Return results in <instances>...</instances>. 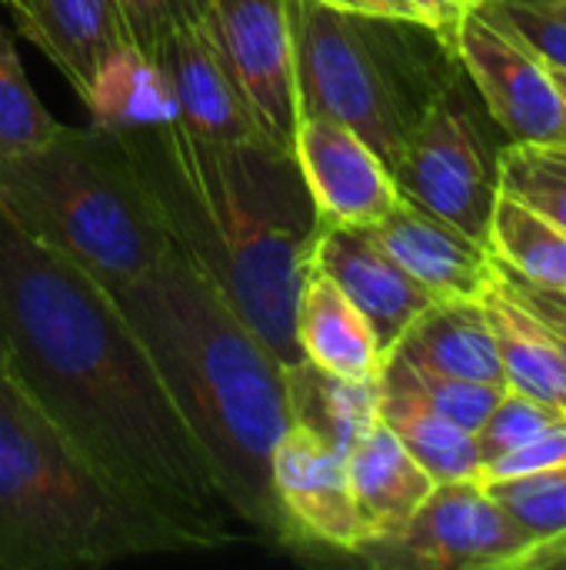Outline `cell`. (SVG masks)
I'll return each mask as SVG.
<instances>
[{
  "mask_svg": "<svg viewBox=\"0 0 566 570\" xmlns=\"http://www.w3.org/2000/svg\"><path fill=\"white\" fill-rule=\"evenodd\" d=\"M0 327L33 401L193 551L240 541L210 461L110 291L0 207Z\"/></svg>",
  "mask_w": 566,
  "mask_h": 570,
  "instance_id": "6da1fadb",
  "label": "cell"
},
{
  "mask_svg": "<svg viewBox=\"0 0 566 570\" xmlns=\"http://www.w3.org/2000/svg\"><path fill=\"white\" fill-rule=\"evenodd\" d=\"M167 237L287 367L320 220L294 150L217 140L187 124L113 134Z\"/></svg>",
  "mask_w": 566,
  "mask_h": 570,
  "instance_id": "7a4b0ae2",
  "label": "cell"
},
{
  "mask_svg": "<svg viewBox=\"0 0 566 570\" xmlns=\"http://www.w3.org/2000/svg\"><path fill=\"white\" fill-rule=\"evenodd\" d=\"M110 297L147 347L237 521L290 548L270 484L274 451L290 428L277 354L173 240L147 274Z\"/></svg>",
  "mask_w": 566,
  "mask_h": 570,
  "instance_id": "3957f363",
  "label": "cell"
},
{
  "mask_svg": "<svg viewBox=\"0 0 566 570\" xmlns=\"http://www.w3.org/2000/svg\"><path fill=\"white\" fill-rule=\"evenodd\" d=\"M193 544L107 478L0 354V568H100Z\"/></svg>",
  "mask_w": 566,
  "mask_h": 570,
  "instance_id": "277c9868",
  "label": "cell"
},
{
  "mask_svg": "<svg viewBox=\"0 0 566 570\" xmlns=\"http://www.w3.org/2000/svg\"><path fill=\"white\" fill-rule=\"evenodd\" d=\"M0 207L40 244L117 291L170 247L117 137L63 127L23 150H0Z\"/></svg>",
  "mask_w": 566,
  "mask_h": 570,
  "instance_id": "5b68a950",
  "label": "cell"
},
{
  "mask_svg": "<svg viewBox=\"0 0 566 570\" xmlns=\"http://www.w3.org/2000/svg\"><path fill=\"white\" fill-rule=\"evenodd\" d=\"M290 20L300 117L347 124L394 167L414 124L460 73L450 37L320 0H290Z\"/></svg>",
  "mask_w": 566,
  "mask_h": 570,
  "instance_id": "8992f818",
  "label": "cell"
},
{
  "mask_svg": "<svg viewBox=\"0 0 566 570\" xmlns=\"http://www.w3.org/2000/svg\"><path fill=\"white\" fill-rule=\"evenodd\" d=\"M534 548L487 484L464 478L437 484L400 531L360 541L354 558L387 570H517Z\"/></svg>",
  "mask_w": 566,
  "mask_h": 570,
  "instance_id": "52a82bcc",
  "label": "cell"
},
{
  "mask_svg": "<svg viewBox=\"0 0 566 570\" xmlns=\"http://www.w3.org/2000/svg\"><path fill=\"white\" fill-rule=\"evenodd\" d=\"M390 174L407 200L487 244L500 174L457 80L414 124Z\"/></svg>",
  "mask_w": 566,
  "mask_h": 570,
  "instance_id": "ba28073f",
  "label": "cell"
},
{
  "mask_svg": "<svg viewBox=\"0 0 566 570\" xmlns=\"http://www.w3.org/2000/svg\"><path fill=\"white\" fill-rule=\"evenodd\" d=\"M450 43L487 114L514 144H566V100L554 70L490 0L464 10Z\"/></svg>",
  "mask_w": 566,
  "mask_h": 570,
  "instance_id": "9c48e42d",
  "label": "cell"
},
{
  "mask_svg": "<svg viewBox=\"0 0 566 570\" xmlns=\"http://www.w3.org/2000/svg\"><path fill=\"white\" fill-rule=\"evenodd\" d=\"M207 27L257 130L294 150L300 107L290 0H210Z\"/></svg>",
  "mask_w": 566,
  "mask_h": 570,
  "instance_id": "30bf717a",
  "label": "cell"
},
{
  "mask_svg": "<svg viewBox=\"0 0 566 570\" xmlns=\"http://www.w3.org/2000/svg\"><path fill=\"white\" fill-rule=\"evenodd\" d=\"M270 484L290 531V548L354 554L364 541L347 458L304 428H287L270 461Z\"/></svg>",
  "mask_w": 566,
  "mask_h": 570,
  "instance_id": "8fae6325",
  "label": "cell"
},
{
  "mask_svg": "<svg viewBox=\"0 0 566 570\" xmlns=\"http://www.w3.org/2000/svg\"><path fill=\"white\" fill-rule=\"evenodd\" d=\"M294 157L320 227H374L400 200L387 160L340 120L300 117Z\"/></svg>",
  "mask_w": 566,
  "mask_h": 570,
  "instance_id": "7c38bea8",
  "label": "cell"
},
{
  "mask_svg": "<svg viewBox=\"0 0 566 570\" xmlns=\"http://www.w3.org/2000/svg\"><path fill=\"white\" fill-rule=\"evenodd\" d=\"M310 267L327 274L360 307L384 357L437 301L380 247L370 227L324 224L310 247Z\"/></svg>",
  "mask_w": 566,
  "mask_h": 570,
  "instance_id": "4fadbf2b",
  "label": "cell"
},
{
  "mask_svg": "<svg viewBox=\"0 0 566 570\" xmlns=\"http://www.w3.org/2000/svg\"><path fill=\"white\" fill-rule=\"evenodd\" d=\"M370 230L380 247L437 301H480L497 281V264L487 244L404 194Z\"/></svg>",
  "mask_w": 566,
  "mask_h": 570,
  "instance_id": "5bb4252c",
  "label": "cell"
},
{
  "mask_svg": "<svg viewBox=\"0 0 566 570\" xmlns=\"http://www.w3.org/2000/svg\"><path fill=\"white\" fill-rule=\"evenodd\" d=\"M150 60L170 80V90L180 107V124L217 140L264 137L220 60V50L214 43L207 20L173 27L153 47Z\"/></svg>",
  "mask_w": 566,
  "mask_h": 570,
  "instance_id": "9a60e30c",
  "label": "cell"
},
{
  "mask_svg": "<svg viewBox=\"0 0 566 570\" xmlns=\"http://www.w3.org/2000/svg\"><path fill=\"white\" fill-rule=\"evenodd\" d=\"M347 478L357 514L364 521V541L400 531L437 488V481L384 421H377L350 448Z\"/></svg>",
  "mask_w": 566,
  "mask_h": 570,
  "instance_id": "2e32d148",
  "label": "cell"
},
{
  "mask_svg": "<svg viewBox=\"0 0 566 570\" xmlns=\"http://www.w3.org/2000/svg\"><path fill=\"white\" fill-rule=\"evenodd\" d=\"M297 347L310 364L354 381H377L387 361L360 307L314 267L297 307Z\"/></svg>",
  "mask_w": 566,
  "mask_h": 570,
  "instance_id": "e0dca14e",
  "label": "cell"
},
{
  "mask_svg": "<svg viewBox=\"0 0 566 570\" xmlns=\"http://www.w3.org/2000/svg\"><path fill=\"white\" fill-rule=\"evenodd\" d=\"M390 354L434 374L507 384L484 301H434Z\"/></svg>",
  "mask_w": 566,
  "mask_h": 570,
  "instance_id": "ac0fdd59",
  "label": "cell"
},
{
  "mask_svg": "<svg viewBox=\"0 0 566 570\" xmlns=\"http://www.w3.org/2000/svg\"><path fill=\"white\" fill-rule=\"evenodd\" d=\"M284 381L290 424L310 431L344 458L380 421V377L354 381L300 357L284 367Z\"/></svg>",
  "mask_w": 566,
  "mask_h": 570,
  "instance_id": "d6986e66",
  "label": "cell"
},
{
  "mask_svg": "<svg viewBox=\"0 0 566 570\" xmlns=\"http://www.w3.org/2000/svg\"><path fill=\"white\" fill-rule=\"evenodd\" d=\"M480 301L497 341L507 387L566 411V364L534 311L500 281V274Z\"/></svg>",
  "mask_w": 566,
  "mask_h": 570,
  "instance_id": "ffe728a7",
  "label": "cell"
},
{
  "mask_svg": "<svg viewBox=\"0 0 566 570\" xmlns=\"http://www.w3.org/2000/svg\"><path fill=\"white\" fill-rule=\"evenodd\" d=\"M83 107L90 114V124L110 134L180 120L170 80L147 53L130 43L103 57L90 80V90L83 94Z\"/></svg>",
  "mask_w": 566,
  "mask_h": 570,
  "instance_id": "44dd1931",
  "label": "cell"
},
{
  "mask_svg": "<svg viewBox=\"0 0 566 570\" xmlns=\"http://www.w3.org/2000/svg\"><path fill=\"white\" fill-rule=\"evenodd\" d=\"M380 421L404 441V448L424 464V471L444 481L477 478L480 451L477 434L457 428L440 411H434L417 391L380 374Z\"/></svg>",
  "mask_w": 566,
  "mask_h": 570,
  "instance_id": "7402d4cb",
  "label": "cell"
},
{
  "mask_svg": "<svg viewBox=\"0 0 566 570\" xmlns=\"http://www.w3.org/2000/svg\"><path fill=\"white\" fill-rule=\"evenodd\" d=\"M123 43L113 0H40V50L80 100L103 57Z\"/></svg>",
  "mask_w": 566,
  "mask_h": 570,
  "instance_id": "603a6c76",
  "label": "cell"
},
{
  "mask_svg": "<svg viewBox=\"0 0 566 570\" xmlns=\"http://www.w3.org/2000/svg\"><path fill=\"white\" fill-rule=\"evenodd\" d=\"M487 247L510 277L544 291L566 287V230L507 190L494 200Z\"/></svg>",
  "mask_w": 566,
  "mask_h": 570,
  "instance_id": "cb8c5ba5",
  "label": "cell"
},
{
  "mask_svg": "<svg viewBox=\"0 0 566 570\" xmlns=\"http://www.w3.org/2000/svg\"><path fill=\"white\" fill-rule=\"evenodd\" d=\"M500 190L527 200L566 230V144H510L497 154Z\"/></svg>",
  "mask_w": 566,
  "mask_h": 570,
  "instance_id": "d4e9b609",
  "label": "cell"
},
{
  "mask_svg": "<svg viewBox=\"0 0 566 570\" xmlns=\"http://www.w3.org/2000/svg\"><path fill=\"white\" fill-rule=\"evenodd\" d=\"M380 374L407 384L434 411H440L447 421H454L457 428H464L470 434H477L484 428V421L497 407L500 394L507 391V384H484V381H464V377H447V374L424 371V367L404 361L400 354H387Z\"/></svg>",
  "mask_w": 566,
  "mask_h": 570,
  "instance_id": "484cf974",
  "label": "cell"
},
{
  "mask_svg": "<svg viewBox=\"0 0 566 570\" xmlns=\"http://www.w3.org/2000/svg\"><path fill=\"white\" fill-rule=\"evenodd\" d=\"M60 124L40 104L10 30L0 23V150H23L50 140Z\"/></svg>",
  "mask_w": 566,
  "mask_h": 570,
  "instance_id": "4316f807",
  "label": "cell"
},
{
  "mask_svg": "<svg viewBox=\"0 0 566 570\" xmlns=\"http://www.w3.org/2000/svg\"><path fill=\"white\" fill-rule=\"evenodd\" d=\"M484 484L537 544L566 538V464Z\"/></svg>",
  "mask_w": 566,
  "mask_h": 570,
  "instance_id": "83f0119b",
  "label": "cell"
},
{
  "mask_svg": "<svg viewBox=\"0 0 566 570\" xmlns=\"http://www.w3.org/2000/svg\"><path fill=\"white\" fill-rule=\"evenodd\" d=\"M566 411L537 401L530 394L520 391H504L497 407L490 411V417L484 421V428L477 431V451H480V468L530 444L537 434H544L547 428H554L557 421H564ZM480 474V471H477Z\"/></svg>",
  "mask_w": 566,
  "mask_h": 570,
  "instance_id": "f1b7e54d",
  "label": "cell"
},
{
  "mask_svg": "<svg viewBox=\"0 0 566 570\" xmlns=\"http://www.w3.org/2000/svg\"><path fill=\"white\" fill-rule=\"evenodd\" d=\"M123 37L140 53H153V47L180 23H203L210 13V0H113Z\"/></svg>",
  "mask_w": 566,
  "mask_h": 570,
  "instance_id": "f546056e",
  "label": "cell"
},
{
  "mask_svg": "<svg viewBox=\"0 0 566 570\" xmlns=\"http://www.w3.org/2000/svg\"><path fill=\"white\" fill-rule=\"evenodd\" d=\"M504 20L540 53L550 70L566 73V0H490Z\"/></svg>",
  "mask_w": 566,
  "mask_h": 570,
  "instance_id": "4dcf8cb0",
  "label": "cell"
},
{
  "mask_svg": "<svg viewBox=\"0 0 566 570\" xmlns=\"http://www.w3.org/2000/svg\"><path fill=\"white\" fill-rule=\"evenodd\" d=\"M566 464V417L557 421L554 428H547L544 434H537L530 444L490 461L480 468V481H507V478H524V474H537V471H550Z\"/></svg>",
  "mask_w": 566,
  "mask_h": 570,
  "instance_id": "1f68e13d",
  "label": "cell"
},
{
  "mask_svg": "<svg viewBox=\"0 0 566 570\" xmlns=\"http://www.w3.org/2000/svg\"><path fill=\"white\" fill-rule=\"evenodd\" d=\"M497 264V261H494ZM497 274H500V281L534 311V317L544 324V331L554 337V344H557V351H560V357H564L566 364V311L564 307H557L540 287H534V284H524V281H517V277H510L507 271H500L497 267Z\"/></svg>",
  "mask_w": 566,
  "mask_h": 570,
  "instance_id": "d6a6232c",
  "label": "cell"
},
{
  "mask_svg": "<svg viewBox=\"0 0 566 570\" xmlns=\"http://www.w3.org/2000/svg\"><path fill=\"white\" fill-rule=\"evenodd\" d=\"M417 10V20L440 30L444 37H454V27L460 23L464 10L470 7V0H407Z\"/></svg>",
  "mask_w": 566,
  "mask_h": 570,
  "instance_id": "836d02e7",
  "label": "cell"
},
{
  "mask_svg": "<svg viewBox=\"0 0 566 570\" xmlns=\"http://www.w3.org/2000/svg\"><path fill=\"white\" fill-rule=\"evenodd\" d=\"M327 7L347 10V13H370V17H397V20H417V10L407 0H320Z\"/></svg>",
  "mask_w": 566,
  "mask_h": 570,
  "instance_id": "e575fe53",
  "label": "cell"
},
{
  "mask_svg": "<svg viewBox=\"0 0 566 570\" xmlns=\"http://www.w3.org/2000/svg\"><path fill=\"white\" fill-rule=\"evenodd\" d=\"M517 570H566V538L557 541H547V544H537Z\"/></svg>",
  "mask_w": 566,
  "mask_h": 570,
  "instance_id": "d590c367",
  "label": "cell"
},
{
  "mask_svg": "<svg viewBox=\"0 0 566 570\" xmlns=\"http://www.w3.org/2000/svg\"><path fill=\"white\" fill-rule=\"evenodd\" d=\"M0 3L13 13L20 33L40 47V0H0Z\"/></svg>",
  "mask_w": 566,
  "mask_h": 570,
  "instance_id": "8d00e7d4",
  "label": "cell"
},
{
  "mask_svg": "<svg viewBox=\"0 0 566 570\" xmlns=\"http://www.w3.org/2000/svg\"><path fill=\"white\" fill-rule=\"evenodd\" d=\"M540 291H544V287H540ZM544 294H547V297H550V301H554L557 307H564V311H566V287H564V291H544Z\"/></svg>",
  "mask_w": 566,
  "mask_h": 570,
  "instance_id": "74e56055",
  "label": "cell"
},
{
  "mask_svg": "<svg viewBox=\"0 0 566 570\" xmlns=\"http://www.w3.org/2000/svg\"><path fill=\"white\" fill-rule=\"evenodd\" d=\"M554 77H557V87H560V94H564V100H566V73L554 70Z\"/></svg>",
  "mask_w": 566,
  "mask_h": 570,
  "instance_id": "f35d334b",
  "label": "cell"
},
{
  "mask_svg": "<svg viewBox=\"0 0 566 570\" xmlns=\"http://www.w3.org/2000/svg\"><path fill=\"white\" fill-rule=\"evenodd\" d=\"M0 354H7V341H3V327H0Z\"/></svg>",
  "mask_w": 566,
  "mask_h": 570,
  "instance_id": "ab89813d",
  "label": "cell"
},
{
  "mask_svg": "<svg viewBox=\"0 0 566 570\" xmlns=\"http://www.w3.org/2000/svg\"><path fill=\"white\" fill-rule=\"evenodd\" d=\"M470 3H477V0H470Z\"/></svg>",
  "mask_w": 566,
  "mask_h": 570,
  "instance_id": "60d3db41",
  "label": "cell"
}]
</instances>
